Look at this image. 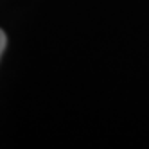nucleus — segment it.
Here are the masks:
<instances>
[{"label": "nucleus", "mask_w": 149, "mask_h": 149, "mask_svg": "<svg viewBox=\"0 0 149 149\" xmlns=\"http://www.w3.org/2000/svg\"><path fill=\"white\" fill-rule=\"evenodd\" d=\"M6 43H7V38H6V33L2 29H0V56H2V52L6 49Z\"/></svg>", "instance_id": "nucleus-1"}]
</instances>
